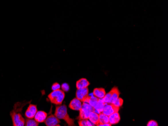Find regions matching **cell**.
Masks as SVG:
<instances>
[{
	"label": "cell",
	"mask_w": 168,
	"mask_h": 126,
	"mask_svg": "<svg viewBox=\"0 0 168 126\" xmlns=\"http://www.w3.org/2000/svg\"><path fill=\"white\" fill-rule=\"evenodd\" d=\"M60 89V85L58 83H53L51 86V89L52 91H55Z\"/></svg>",
	"instance_id": "603a6c76"
},
{
	"label": "cell",
	"mask_w": 168,
	"mask_h": 126,
	"mask_svg": "<svg viewBox=\"0 0 168 126\" xmlns=\"http://www.w3.org/2000/svg\"><path fill=\"white\" fill-rule=\"evenodd\" d=\"M99 101V99L95 97V96L93 95V97L89 96L86 102L89 103L91 105H92L93 107H94L96 105L97 103H98Z\"/></svg>",
	"instance_id": "ac0fdd59"
},
{
	"label": "cell",
	"mask_w": 168,
	"mask_h": 126,
	"mask_svg": "<svg viewBox=\"0 0 168 126\" xmlns=\"http://www.w3.org/2000/svg\"><path fill=\"white\" fill-rule=\"evenodd\" d=\"M88 119L95 125L98 126L99 124V114L94 111L91 112L89 116Z\"/></svg>",
	"instance_id": "9a60e30c"
},
{
	"label": "cell",
	"mask_w": 168,
	"mask_h": 126,
	"mask_svg": "<svg viewBox=\"0 0 168 126\" xmlns=\"http://www.w3.org/2000/svg\"><path fill=\"white\" fill-rule=\"evenodd\" d=\"M90 83L86 79L82 78L76 82V88L78 89H83L85 87H88Z\"/></svg>",
	"instance_id": "7c38bea8"
},
{
	"label": "cell",
	"mask_w": 168,
	"mask_h": 126,
	"mask_svg": "<svg viewBox=\"0 0 168 126\" xmlns=\"http://www.w3.org/2000/svg\"><path fill=\"white\" fill-rule=\"evenodd\" d=\"M61 89L64 92H68L70 90V85L67 83H64L61 85Z\"/></svg>",
	"instance_id": "7402d4cb"
},
{
	"label": "cell",
	"mask_w": 168,
	"mask_h": 126,
	"mask_svg": "<svg viewBox=\"0 0 168 126\" xmlns=\"http://www.w3.org/2000/svg\"><path fill=\"white\" fill-rule=\"evenodd\" d=\"M54 115L58 119L64 120L69 126H76L75 124V120L70 118L68 114L67 107L65 104L63 105H58L56 107Z\"/></svg>",
	"instance_id": "7a4b0ae2"
},
{
	"label": "cell",
	"mask_w": 168,
	"mask_h": 126,
	"mask_svg": "<svg viewBox=\"0 0 168 126\" xmlns=\"http://www.w3.org/2000/svg\"><path fill=\"white\" fill-rule=\"evenodd\" d=\"M37 111V105L30 104L25 113V116L28 119H34Z\"/></svg>",
	"instance_id": "ba28073f"
},
{
	"label": "cell",
	"mask_w": 168,
	"mask_h": 126,
	"mask_svg": "<svg viewBox=\"0 0 168 126\" xmlns=\"http://www.w3.org/2000/svg\"><path fill=\"white\" fill-rule=\"evenodd\" d=\"M123 99L121 97H119L113 103V104L115 106H116V107L120 108V107H121L123 105Z\"/></svg>",
	"instance_id": "44dd1931"
},
{
	"label": "cell",
	"mask_w": 168,
	"mask_h": 126,
	"mask_svg": "<svg viewBox=\"0 0 168 126\" xmlns=\"http://www.w3.org/2000/svg\"><path fill=\"white\" fill-rule=\"evenodd\" d=\"M147 126H158V123L155 120H150L149 121L148 124L146 125Z\"/></svg>",
	"instance_id": "cb8c5ba5"
},
{
	"label": "cell",
	"mask_w": 168,
	"mask_h": 126,
	"mask_svg": "<svg viewBox=\"0 0 168 126\" xmlns=\"http://www.w3.org/2000/svg\"><path fill=\"white\" fill-rule=\"evenodd\" d=\"M94 111V108L87 102H84L82 103V107L79 112L80 114L77 118L78 120L83 119H88L89 116L91 112Z\"/></svg>",
	"instance_id": "277c9868"
},
{
	"label": "cell",
	"mask_w": 168,
	"mask_h": 126,
	"mask_svg": "<svg viewBox=\"0 0 168 126\" xmlns=\"http://www.w3.org/2000/svg\"><path fill=\"white\" fill-rule=\"evenodd\" d=\"M99 125L109 123L108 116L103 114L102 112L99 114Z\"/></svg>",
	"instance_id": "e0dca14e"
},
{
	"label": "cell",
	"mask_w": 168,
	"mask_h": 126,
	"mask_svg": "<svg viewBox=\"0 0 168 126\" xmlns=\"http://www.w3.org/2000/svg\"><path fill=\"white\" fill-rule=\"evenodd\" d=\"M44 123L46 126H60V121L54 115L51 114L47 117Z\"/></svg>",
	"instance_id": "52a82bcc"
},
{
	"label": "cell",
	"mask_w": 168,
	"mask_h": 126,
	"mask_svg": "<svg viewBox=\"0 0 168 126\" xmlns=\"http://www.w3.org/2000/svg\"><path fill=\"white\" fill-rule=\"evenodd\" d=\"M109 123L112 125L117 124L120 122V116L118 112H116L113 114H111L110 116H109Z\"/></svg>",
	"instance_id": "4fadbf2b"
},
{
	"label": "cell",
	"mask_w": 168,
	"mask_h": 126,
	"mask_svg": "<svg viewBox=\"0 0 168 126\" xmlns=\"http://www.w3.org/2000/svg\"><path fill=\"white\" fill-rule=\"evenodd\" d=\"M105 103L103 101L102 99H99L98 103H97L96 105L95 106L94 108V112H96L98 114L100 113L102 111L103 107H104Z\"/></svg>",
	"instance_id": "2e32d148"
},
{
	"label": "cell",
	"mask_w": 168,
	"mask_h": 126,
	"mask_svg": "<svg viewBox=\"0 0 168 126\" xmlns=\"http://www.w3.org/2000/svg\"><path fill=\"white\" fill-rule=\"evenodd\" d=\"M112 125H111L110 123H107V124H100V125H99L98 126H111Z\"/></svg>",
	"instance_id": "d4e9b609"
},
{
	"label": "cell",
	"mask_w": 168,
	"mask_h": 126,
	"mask_svg": "<svg viewBox=\"0 0 168 126\" xmlns=\"http://www.w3.org/2000/svg\"><path fill=\"white\" fill-rule=\"evenodd\" d=\"M24 105H25L24 103L21 105V103H19V105H18V103H16L15 105L14 109L11 112L10 116L12 120L13 126H25V120L21 114V111Z\"/></svg>",
	"instance_id": "6da1fadb"
},
{
	"label": "cell",
	"mask_w": 168,
	"mask_h": 126,
	"mask_svg": "<svg viewBox=\"0 0 168 126\" xmlns=\"http://www.w3.org/2000/svg\"><path fill=\"white\" fill-rule=\"evenodd\" d=\"M120 108L116 107L113 103H105L102 113L107 116H110L116 112H119Z\"/></svg>",
	"instance_id": "8992f818"
},
{
	"label": "cell",
	"mask_w": 168,
	"mask_h": 126,
	"mask_svg": "<svg viewBox=\"0 0 168 126\" xmlns=\"http://www.w3.org/2000/svg\"><path fill=\"white\" fill-rule=\"evenodd\" d=\"M78 124L80 126H94V124H93L89 119H83L79 120Z\"/></svg>",
	"instance_id": "ffe728a7"
},
{
	"label": "cell",
	"mask_w": 168,
	"mask_h": 126,
	"mask_svg": "<svg viewBox=\"0 0 168 126\" xmlns=\"http://www.w3.org/2000/svg\"><path fill=\"white\" fill-rule=\"evenodd\" d=\"M82 107V102L77 98L72 99L69 104V107L72 110L79 111Z\"/></svg>",
	"instance_id": "9c48e42d"
},
{
	"label": "cell",
	"mask_w": 168,
	"mask_h": 126,
	"mask_svg": "<svg viewBox=\"0 0 168 126\" xmlns=\"http://www.w3.org/2000/svg\"><path fill=\"white\" fill-rule=\"evenodd\" d=\"M111 95L109 103H113L116 99L119 97L120 95V92L116 87H113L111 90Z\"/></svg>",
	"instance_id": "8fae6325"
},
{
	"label": "cell",
	"mask_w": 168,
	"mask_h": 126,
	"mask_svg": "<svg viewBox=\"0 0 168 126\" xmlns=\"http://www.w3.org/2000/svg\"><path fill=\"white\" fill-rule=\"evenodd\" d=\"M65 97V93L62 89H58L52 91L48 95V98L51 103L55 105H61Z\"/></svg>",
	"instance_id": "3957f363"
},
{
	"label": "cell",
	"mask_w": 168,
	"mask_h": 126,
	"mask_svg": "<svg viewBox=\"0 0 168 126\" xmlns=\"http://www.w3.org/2000/svg\"><path fill=\"white\" fill-rule=\"evenodd\" d=\"M47 117V114L46 112L43 111H37L36 114H35L34 119L38 123H42L44 122Z\"/></svg>",
	"instance_id": "30bf717a"
},
{
	"label": "cell",
	"mask_w": 168,
	"mask_h": 126,
	"mask_svg": "<svg viewBox=\"0 0 168 126\" xmlns=\"http://www.w3.org/2000/svg\"><path fill=\"white\" fill-rule=\"evenodd\" d=\"M39 123L36 122L34 119H28L25 120V126H38Z\"/></svg>",
	"instance_id": "d6986e66"
},
{
	"label": "cell",
	"mask_w": 168,
	"mask_h": 126,
	"mask_svg": "<svg viewBox=\"0 0 168 126\" xmlns=\"http://www.w3.org/2000/svg\"><path fill=\"white\" fill-rule=\"evenodd\" d=\"M76 97L82 103L86 102L89 97L88 87L78 89L76 91Z\"/></svg>",
	"instance_id": "5b68a950"
},
{
	"label": "cell",
	"mask_w": 168,
	"mask_h": 126,
	"mask_svg": "<svg viewBox=\"0 0 168 126\" xmlns=\"http://www.w3.org/2000/svg\"><path fill=\"white\" fill-rule=\"evenodd\" d=\"M106 91L104 88H95L93 92V95L99 99H102L106 95Z\"/></svg>",
	"instance_id": "5bb4252c"
}]
</instances>
